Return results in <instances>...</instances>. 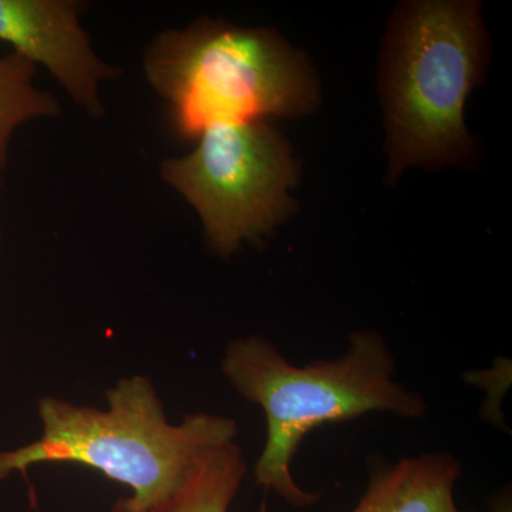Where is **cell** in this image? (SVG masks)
Instances as JSON below:
<instances>
[{"label": "cell", "mask_w": 512, "mask_h": 512, "mask_svg": "<svg viewBox=\"0 0 512 512\" xmlns=\"http://www.w3.org/2000/svg\"><path fill=\"white\" fill-rule=\"evenodd\" d=\"M221 372L265 414L266 440L255 464L256 484L295 508L319 501V494L296 483L291 468L311 431L369 413L421 419L429 412L420 393L394 379L392 349L376 330H357L342 356L305 366L293 365L262 336L234 339L225 349Z\"/></svg>", "instance_id": "cell-1"}, {"label": "cell", "mask_w": 512, "mask_h": 512, "mask_svg": "<svg viewBox=\"0 0 512 512\" xmlns=\"http://www.w3.org/2000/svg\"><path fill=\"white\" fill-rule=\"evenodd\" d=\"M106 399V410L56 397L40 400L42 437L0 451V480L36 464H79L133 490L113 512H144L173 493L210 451L238 436L235 420L218 414H188L180 424L168 423L148 377L120 380Z\"/></svg>", "instance_id": "cell-2"}, {"label": "cell", "mask_w": 512, "mask_h": 512, "mask_svg": "<svg viewBox=\"0 0 512 512\" xmlns=\"http://www.w3.org/2000/svg\"><path fill=\"white\" fill-rule=\"evenodd\" d=\"M143 69L183 141L222 124L301 116L319 97L311 66L278 33L224 20L202 18L158 33Z\"/></svg>", "instance_id": "cell-3"}, {"label": "cell", "mask_w": 512, "mask_h": 512, "mask_svg": "<svg viewBox=\"0 0 512 512\" xmlns=\"http://www.w3.org/2000/svg\"><path fill=\"white\" fill-rule=\"evenodd\" d=\"M477 3L416 2L397 23L386 73L389 173L458 163L473 151L464 104L483 62Z\"/></svg>", "instance_id": "cell-4"}, {"label": "cell", "mask_w": 512, "mask_h": 512, "mask_svg": "<svg viewBox=\"0 0 512 512\" xmlns=\"http://www.w3.org/2000/svg\"><path fill=\"white\" fill-rule=\"evenodd\" d=\"M197 141L191 153L165 158L160 177L197 212L210 251L228 259L291 214L296 164L288 141L266 121L211 127Z\"/></svg>", "instance_id": "cell-5"}, {"label": "cell", "mask_w": 512, "mask_h": 512, "mask_svg": "<svg viewBox=\"0 0 512 512\" xmlns=\"http://www.w3.org/2000/svg\"><path fill=\"white\" fill-rule=\"evenodd\" d=\"M86 8L80 0H0V42L45 67L80 110L101 120L106 114L101 86L121 72L93 49L80 23Z\"/></svg>", "instance_id": "cell-6"}, {"label": "cell", "mask_w": 512, "mask_h": 512, "mask_svg": "<svg viewBox=\"0 0 512 512\" xmlns=\"http://www.w3.org/2000/svg\"><path fill=\"white\" fill-rule=\"evenodd\" d=\"M461 473L460 461L448 451L400 458L373 471L350 512H461L454 498Z\"/></svg>", "instance_id": "cell-7"}, {"label": "cell", "mask_w": 512, "mask_h": 512, "mask_svg": "<svg viewBox=\"0 0 512 512\" xmlns=\"http://www.w3.org/2000/svg\"><path fill=\"white\" fill-rule=\"evenodd\" d=\"M248 466L237 441L210 451L177 488L144 512H228Z\"/></svg>", "instance_id": "cell-8"}, {"label": "cell", "mask_w": 512, "mask_h": 512, "mask_svg": "<svg viewBox=\"0 0 512 512\" xmlns=\"http://www.w3.org/2000/svg\"><path fill=\"white\" fill-rule=\"evenodd\" d=\"M35 74V64L25 57L16 53L0 57V191L16 131L30 121L55 119L62 114L55 94L36 86Z\"/></svg>", "instance_id": "cell-9"}, {"label": "cell", "mask_w": 512, "mask_h": 512, "mask_svg": "<svg viewBox=\"0 0 512 512\" xmlns=\"http://www.w3.org/2000/svg\"><path fill=\"white\" fill-rule=\"evenodd\" d=\"M491 512H511L510 500H503L501 503H497Z\"/></svg>", "instance_id": "cell-10"}, {"label": "cell", "mask_w": 512, "mask_h": 512, "mask_svg": "<svg viewBox=\"0 0 512 512\" xmlns=\"http://www.w3.org/2000/svg\"><path fill=\"white\" fill-rule=\"evenodd\" d=\"M2 244H3V229H2V224H0V248H2Z\"/></svg>", "instance_id": "cell-11"}]
</instances>
